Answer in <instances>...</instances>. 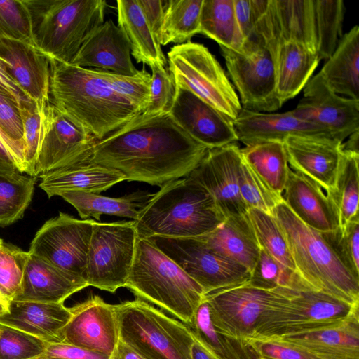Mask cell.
Segmentation results:
<instances>
[{
  "mask_svg": "<svg viewBox=\"0 0 359 359\" xmlns=\"http://www.w3.org/2000/svg\"><path fill=\"white\" fill-rule=\"evenodd\" d=\"M247 283L253 287L269 290L282 288L300 291L310 288L297 273L278 262L262 248Z\"/></svg>",
  "mask_w": 359,
  "mask_h": 359,
  "instance_id": "cell-43",
  "label": "cell"
},
{
  "mask_svg": "<svg viewBox=\"0 0 359 359\" xmlns=\"http://www.w3.org/2000/svg\"><path fill=\"white\" fill-rule=\"evenodd\" d=\"M130 54V45L127 37L109 19L90 32L71 65L134 76L138 70L132 62Z\"/></svg>",
  "mask_w": 359,
  "mask_h": 359,
  "instance_id": "cell-23",
  "label": "cell"
},
{
  "mask_svg": "<svg viewBox=\"0 0 359 359\" xmlns=\"http://www.w3.org/2000/svg\"><path fill=\"white\" fill-rule=\"evenodd\" d=\"M191 359H218L195 338L191 348Z\"/></svg>",
  "mask_w": 359,
  "mask_h": 359,
  "instance_id": "cell-60",
  "label": "cell"
},
{
  "mask_svg": "<svg viewBox=\"0 0 359 359\" xmlns=\"http://www.w3.org/2000/svg\"><path fill=\"white\" fill-rule=\"evenodd\" d=\"M288 289L264 290L247 282L205 294L212 322L220 332L247 342L255 336L262 313L292 295Z\"/></svg>",
  "mask_w": 359,
  "mask_h": 359,
  "instance_id": "cell-13",
  "label": "cell"
},
{
  "mask_svg": "<svg viewBox=\"0 0 359 359\" xmlns=\"http://www.w3.org/2000/svg\"><path fill=\"white\" fill-rule=\"evenodd\" d=\"M0 172H20L11 156L0 142Z\"/></svg>",
  "mask_w": 359,
  "mask_h": 359,
  "instance_id": "cell-59",
  "label": "cell"
},
{
  "mask_svg": "<svg viewBox=\"0 0 359 359\" xmlns=\"http://www.w3.org/2000/svg\"><path fill=\"white\" fill-rule=\"evenodd\" d=\"M109 359H144L128 344L120 339L116 344Z\"/></svg>",
  "mask_w": 359,
  "mask_h": 359,
  "instance_id": "cell-58",
  "label": "cell"
},
{
  "mask_svg": "<svg viewBox=\"0 0 359 359\" xmlns=\"http://www.w3.org/2000/svg\"><path fill=\"white\" fill-rule=\"evenodd\" d=\"M137 1L151 30L158 39L159 29L165 9L166 1L161 0Z\"/></svg>",
  "mask_w": 359,
  "mask_h": 359,
  "instance_id": "cell-56",
  "label": "cell"
},
{
  "mask_svg": "<svg viewBox=\"0 0 359 359\" xmlns=\"http://www.w3.org/2000/svg\"><path fill=\"white\" fill-rule=\"evenodd\" d=\"M220 50L242 109L269 113L282 107L276 92L273 55L261 40L245 43L241 53L224 47Z\"/></svg>",
  "mask_w": 359,
  "mask_h": 359,
  "instance_id": "cell-11",
  "label": "cell"
},
{
  "mask_svg": "<svg viewBox=\"0 0 359 359\" xmlns=\"http://www.w3.org/2000/svg\"><path fill=\"white\" fill-rule=\"evenodd\" d=\"M341 150L359 154V130L354 131L341 144Z\"/></svg>",
  "mask_w": 359,
  "mask_h": 359,
  "instance_id": "cell-61",
  "label": "cell"
},
{
  "mask_svg": "<svg viewBox=\"0 0 359 359\" xmlns=\"http://www.w3.org/2000/svg\"><path fill=\"white\" fill-rule=\"evenodd\" d=\"M208 151L169 113H141L97 140L92 161L121 172L126 181L162 187L188 176Z\"/></svg>",
  "mask_w": 359,
  "mask_h": 359,
  "instance_id": "cell-1",
  "label": "cell"
},
{
  "mask_svg": "<svg viewBox=\"0 0 359 359\" xmlns=\"http://www.w3.org/2000/svg\"><path fill=\"white\" fill-rule=\"evenodd\" d=\"M39 359H109V356L66 342H55L47 343Z\"/></svg>",
  "mask_w": 359,
  "mask_h": 359,
  "instance_id": "cell-54",
  "label": "cell"
},
{
  "mask_svg": "<svg viewBox=\"0 0 359 359\" xmlns=\"http://www.w3.org/2000/svg\"><path fill=\"white\" fill-rule=\"evenodd\" d=\"M137 236L134 222H96L82 278L88 286L111 293L126 286Z\"/></svg>",
  "mask_w": 359,
  "mask_h": 359,
  "instance_id": "cell-10",
  "label": "cell"
},
{
  "mask_svg": "<svg viewBox=\"0 0 359 359\" xmlns=\"http://www.w3.org/2000/svg\"><path fill=\"white\" fill-rule=\"evenodd\" d=\"M35 47L50 60L71 64L82 43L104 22V0H24Z\"/></svg>",
  "mask_w": 359,
  "mask_h": 359,
  "instance_id": "cell-6",
  "label": "cell"
},
{
  "mask_svg": "<svg viewBox=\"0 0 359 359\" xmlns=\"http://www.w3.org/2000/svg\"><path fill=\"white\" fill-rule=\"evenodd\" d=\"M0 38L34 46L30 15L24 0H0Z\"/></svg>",
  "mask_w": 359,
  "mask_h": 359,
  "instance_id": "cell-50",
  "label": "cell"
},
{
  "mask_svg": "<svg viewBox=\"0 0 359 359\" xmlns=\"http://www.w3.org/2000/svg\"><path fill=\"white\" fill-rule=\"evenodd\" d=\"M199 237L211 249L243 265L251 274L261 248L247 214L227 217L214 231Z\"/></svg>",
  "mask_w": 359,
  "mask_h": 359,
  "instance_id": "cell-30",
  "label": "cell"
},
{
  "mask_svg": "<svg viewBox=\"0 0 359 359\" xmlns=\"http://www.w3.org/2000/svg\"><path fill=\"white\" fill-rule=\"evenodd\" d=\"M95 222L60 212L36 232L28 252L82 278Z\"/></svg>",
  "mask_w": 359,
  "mask_h": 359,
  "instance_id": "cell-15",
  "label": "cell"
},
{
  "mask_svg": "<svg viewBox=\"0 0 359 359\" xmlns=\"http://www.w3.org/2000/svg\"><path fill=\"white\" fill-rule=\"evenodd\" d=\"M0 60L29 100L44 111L50 102V59L32 44L0 38Z\"/></svg>",
  "mask_w": 359,
  "mask_h": 359,
  "instance_id": "cell-21",
  "label": "cell"
},
{
  "mask_svg": "<svg viewBox=\"0 0 359 359\" xmlns=\"http://www.w3.org/2000/svg\"><path fill=\"white\" fill-rule=\"evenodd\" d=\"M254 32L273 55L285 41L302 44L316 52L313 0H252Z\"/></svg>",
  "mask_w": 359,
  "mask_h": 359,
  "instance_id": "cell-14",
  "label": "cell"
},
{
  "mask_svg": "<svg viewBox=\"0 0 359 359\" xmlns=\"http://www.w3.org/2000/svg\"><path fill=\"white\" fill-rule=\"evenodd\" d=\"M278 339L304 348L320 359H359V313L339 324Z\"/></svg>",
  "mask_w": 359,
  "mask_h": 359,
  "instance_id": "cell-28",
  "label": "cell"
},
{
  "mask_svg": "<svg viewBox=\"0 0 359 359\" xmlns=\"http://www.w3.org/2000/svg\"><path fill=\"white\" fill-rule=\"evenodd\" d=\"M29 257L13 245L0 244V296L8 303L20 292Z\"/></svg>",
  "mask_w": 359,
  "mask_h": 359,
  "instance_id": "cell-45",
  "label": "cell"
},
{
  "mask_svg": "<svg viewBox=\"0 0 359 359\" xmlns=\"http://www.w3.org/2000/svg\"><path fill=\"white\" fill-rule=\"evenodd\" d=\"M125 180L121 172L97 164L91 158L49 172L41 177L39 187L50 198L68 191L100 194Z\"/></svg>",
  "mask_w": 359,
  "mask_h": 359,
  "instance_id": "cell-29",
  "label": "cell"
},
{
  "mask_svg": "<svg viewBox=\"0 0 359 359\" xmlns=\"http://www.w3.org/2000/svg\"><path fill=\"white\" fill-rule=\"evenodd\" d=\"M203 0L166 1L159 29L161 46L170 43H184L201 31V15Z\"/></svg>",
  "mask_w": 359,
  "mask_h": 359,
  "instance_id": "cell-38",
  "label": "cell"
},
{
  "mask_svg": "<svg viewBox=\"0 0 359 359\" xmlns=\"http://www.w3.org/2000/svg\"><path fill=\"white\" fill-rule=\"evenodd\" d=\"M36 177L22 172H0V226L21 219L34 191Z\"/></svg>",
  "mask_w": 359,
  "mask_h": 359,
  "instance_id": "cell-40",
  "label": "cell"
},
{
  "mask_svg": "<svg viewBox=\"0 0 359 359\" xmlns=\"http://www.w3.org/2000/svg\"><path fill=\"white\" fill-rule=\"evenodd\" d=\"M0 130L8 144V152L18 170L25 173V140L21 106L0 88Z\"/></svg>",
  "mask_w": 359,
  "mask_h": 359,
  "instance_id": "cell-44",
  "label": "cell"
},
{
  "mask_svg": "<svg viewBox=\"0 0 359 359\" xmlns=\"http://www.w3.org/2000/svg\"><path fill=\"white\" fill-rule=\"evenodd\" d=\"M153 194L138 190L121 197L113 198L81 191H68L59 196L76 208L83 219L90 217L100 221L102 215L126 217L135 221Z\"/></svg>",
  "mask_w": 359,
  "mask_h": 359,
  "instance_id": "cell-34",
  "label": "cell"
},
{
  "mask_svg": "<svg viewBox=\"0 0 359 359\" xmlns=\"http://www.w3.org/2000/svg\"><path fill=\"white\" fill-rule=\"evenodd\" d=\"M25 140V173L34 177L40 148L44 111L35 103L21 107Z\"/></svg>",
  "mask_w": 359,
  "mask_h": 359,
  "instance_id": "cell-51",
  "label": "cell"
},
{
  "mask_svg": "<svg viewBox=\"0 0 359 359\" xmlns=\"http://www.w3.org/2000/svg\"><path fill=\"white\" fill-rule=\"evenodd\" d=\"M72 316L63 304L12 300L0 315V324L23 331L48 343L62 342V332Z\"/></svg>",
  "mask_w": 359,
  "mask_h": 359,
  "instance_id": "cell-26",
  "label": "cell"
},
{
  "mask_svg": "<svg viewBox=\"0 0 359 359\" xmlns=\"http://www.w3.org/2000/svg\"><path fill=\"white\" fill-rule=\"evenodd\" d=\"M242 156L275 194L284 191L290 168L283 142H261L241 149Z\"/></svg>",
  "mask_w": 359,
  "mask_h": 359,
  "instance_id": "cell-36",
  "label": "cell"
},
{
  "mask_svg": "<svg viewBox=\"0 0 359 359\" xmlns=\"http://www.w3.org/2000/svg\"><path fill=\"white\" fill-rule=\"evenodd\" d=\"M236 21L246 42L257 40L254 32V11L252 0H233Z\"/></svg>",
  "mask_w": 359,
  "mask_h": 359,
  "instance_id": "cell-55",
  "label": "cell"
},
{
  "mask_svg": "<svg viewBox=\"0 0 359 359\" xmlns=\"http://www.w3.org/2000/svg\"><path fill=\"white\" fill-rule=\"evenodd\" d=\"M175 85L186 88L234 121L242 109L236 90L219 62L204 45L191 41L168 53Z\"/></svg>",
  "mask_w": 359,
  "mask_h": 359,
  "instance_id": "cell-9",
  "label": "cell"
},
{
  "mask_svg": "<svg viewBox=\"0 0 359 359\" xmlns=\"http://www.w3.org/2000/svg\"><path fill=\"white\" fill-rule=\"evenodd\" d=\"M118 27L127 37L131 54L137 63L151 67L166 64L161 46L151 30L137 0L116 1Z\"/></svg>",
  "mask_w": 359,
  "mask_h": 359,
  "instance_id": "cell-33",
  "label": "cell"
},
{
  "mask_svg": "<svg viewBox=\"0 0 359 359\" xmlns=\"http://www.w3.org/2000/svg\"><path fill=\"white\" fill-rule=\"evenodd\" d=\"M335 93L359 100V27L341 38L335 50L318 72Z\"/></svg>",
  "mask_w": 359,
  "mask_h": 359,
  "instance_id": "cell-32",
  "label": "cell"
},
{
  "mask_svg": "<svg viewBox=\"0 0 359 359\" xmlns=\"http://www.w3.org/2000/svg\"><path fill=\"white\" fill-rule=\"evenodd\" d=\"M273 58L277 95L283 104L304 89L320 60L316 52L292 41L279 43Z\"/></svg>",
  "mask_w": 359,
  "mask_h": 359,
  "instance_id": "cell-31",
  "label": "cell"
},
{
  "mask_svg": "<svg viewBox=\"0 0 359 359\" xmlns=\"http://www.w3.org/2000/svg\"><path fill=\"white\" fill-rule=\"evenodd\" d=\"M320 233L344 266L359 280V220Z\"/></svg>",
  "mask_w": 359,
  "mask_h": 359,
  "instance_id": "cell-48",
  "label": "cell"
},
{
  "mask_svg": "<svg viewBox=\"0 0 359 359\" xmlns=\"http://www.w3.org/2000/svg\"><path fill=\"white\" fill-rule=\"evenodd\" d=\"M316 34V53L320 60H327L342 37L345 13L341 0H313Z\"/></svg>",
  "mask_w": 359,
  "mask_h": 359,
  "instance_id": "cell-41",
  "label": "cell"
},
{
  "mask_svg": "<svg viewBox=\"0 0 359 359\" xmlns=\"http://www.w3.org/2000/svg\"><path fill=\"white\" fill-rule=\"evenodd\" d=\"M97 140L74 123L50 102L44 110L41 141L34 177L92 158Z\"/></svg>",
  "mask_w": 359,
  "mask_h": 359,
  "instance_id": "cell-16",
  "label": "cell"
},
{
  "mask_svg": "<svg viewBox=\"0 0 359 359\" xmlns=\"http://www.w3.org/2000/svg\"><path fill=\"white\" fill-rule=\"evenodd\" d=\"M149 239L203 289L205 294L246 283L250 272L211 249L200 237Z\"/></svg>",
  "mask_w": 359,
  "mask_h": 359,
  "instance_id": "cell-12",
  "label": "cell"
},
{
  "mask_svg": "<svg viewBox=\"0 0 359 359\" xmlns=\"http://www.w3.org/2000/svg\"><path fill=\"white\" fill-rule=\"evenodd\" d=\"M247 342L258 359H320L304 348L278 338H253Z\"/></svg>",
  "mask_w": 359,
  "mask_h": 359,
  "instance_id": "cell-53",
  "label": "cell"
},
{
  "mask_svg": "<svg viewBox=\"0 0 359 359\" xmlns=\"http://www.w3.org/2000/svg\"><path fill=\"white\" fill-rule=\"evenodd\" d=\"M86 287L82 278L29 254L20 292L13 300L63 304L72 294Z\"/></svg>",
  "mask_w": 359,
  "mask_h": 359,
  "instance_id": "cell-27",
  "label": "cell"
},
{
  "mask_svg": "<svg viewBox=\"0 0 359 359\" xmlns=\"http://www.w3.org/2000/svg\"><path fill=\"white\" fill-rule=\"evenodd\" d=\"M50 102L97 140L142 111L93 69L50 60Z\"/></svg>",
  "mask_w": 359,
  "mask_h": 359,
  "instance_id": "cell-2",
  "label": "cell"
},
{
  "mask_svg": "<svg viewBox=\"0 0 359 359\" xmlns=\"http://www.w3.org/2000/svg\"><path fill=\"white\" fill-rule=\"evenodd\" d=\"M187 326L194 337L218 359H258L248 342L229 336L215 327L205 297Z\"/></svg>",
  "mask_w": 359,
  "mask_h": 359,
  "instance_id": "cell-35",
  "label": "cell"
},
{
  "mask_svg": "<svg viewBox=\"0 0 359 359\" xmlns=\"http://www.w3.org/2000/svg\"><path fill=\"white\" fill-rule=\"evenodd\" d=\"M93 69L113 90L130 100L142 113L148 107L151 98V79L145 68L138 70L134 76Z\"/></svg>",
  "mask_w": 359,
  "mask_h": 359,
  "instance_id": "cell-46",
  "label": "cell"
},
{
  "mask_svg": "<svg viewBox=\"0 0 359 359\" xmlns=\"http://www.w3.org/2000/svg\"><path fill=\"white\" fill-rule=\"evenodd\" d=\"M282 196L292 212L311 229L325 233L339 227L334 202L318 183L305 175L290 168Z\"/></svg>",
  "mask_w": 359,
  "mask_h": 359,
  "instance_id": "cell-24",
  "label": "cell"
},
{
  "mask_svg": "<svg viewBox=\"0 0 359 359\" xmlns=\"http://www.w3.org/2000/svg\"><path fill=\"white\" fill-rule=\"evenodd\" d=\"M151 69V98L146 110L142 112L149 115L169 113L175 92V85L164 66L156 63Z\"/></svg>",
  "mask_w": 359,
  "mask_h": 359,
  "instance_id": "cell-52",
  "label": "cell"
},
{
  "mask_svg": "<svg viewBox=\"0 0 359 359\" xmlns=\"http://www.w3.org/2000/svg\"><path fill=\"white\" fill-rule=\"evenodd\" d=\"M125 287L187 325L205 296L201 287L149 238H137Z\"/></svg>",
  "mask_w": 359,
  "mask_h": 359,
  "instance_id": "cell-5",
  "label": "cell"
},
{
  "mask_svg": "<svg viewBox=\"0 0 359 359\" xmlns=\"http://www.w3.org/2000/svg\"><path fill=\"white\" fill-rule=\"evenodd\" d=\"M0 88L11 95L21 106H29L34 102L29 100L23 90L9 75L0 60Z\"/></svg>",
  "mask_w": 359,
  "mask_h": 359,
  "instance_id": "cell-57",
  "label": "cell"
},
{
  "mask_svg": "<svg viewBox=\"0 0 359 359\" xmlns=\"http://www.w3.org/2000/svg\"><path fill=\"white\" fill-rule=\"evenodd\" d=\"M359 154L342 151L334 189L327 194L337 210L339 227L359 220Z\"/></svg>",
  "mask_w": 359,
  "mask_h": 359,
  "instance_id": "cell-39",
  "label": "cell"
},
{
  "mask_svg": "<svg viewBox=\"0 0 359 359\" xmlns=\"http://www.w3.org/2000/svg\"><path fill=\"white\" fill-rule=\"evenodd\" d=\"M119 339L144 359H191L189 327L140 299L115 304Z\"/></svg>",
  "mask_w": 359,
  "mask_h": 359,
  "instance_id": "cell-7",
  "label": "cell"
},
{
  "mask_svg": "<svg viewBox=\"0 0 359 359\" xmlns=\"http://www.w3.org/2000/svg\"><path fill=\"white\" fill-rule=\"evenodd\" d=\"M47 343L23 331L0 324V359H39Z\"/></svg>",
  "mask_w": 359,
  "mask_h": 359,
  "instance_id": "cell-49",
  "label": "cell"
},
{
  "mask_svg": "<svg viewBox=\"0 0 359 359\" xmlns=\"http://www.w3.org/2000/svg\"><path fill=\"white\" fill-rule=\"evenodd\" d=\"M200 34L216 41L219 47L241 53L244 40L236 21L233 0H203Z\"/></svg>",
  "mask_w": 359,
  "mask_h": 359,
  "instance_id": "cell-37",
  "label": "cell"
},
{
  "mask_svg": "<svg viewBox=\"0 0 359 359\" xmlns=\"http://www.w3.org/2000/svg\"><path fill=\"white\" fill-rule=\"evenodd\" d=\"M3 242V241L0 238V244ZM8 302H6L4 299H3L0 296V315L8 311Z\"/></svg>",
  "mask_w": 359,
  "mask_h": 359,
  "instance_id": "cell-62",
  "label": "cell"
},
{
  "mask_svg": "<svg viewBox=\"0 0 359 359\" xmlns=\"http://www.w3.org/2000/svg\"><path fill=\"white\" fill-rule=\"evenodd\" d=\"M357 313L359 304H350L323 292L305 289L267 309L258 321L254 338H280L313 330L339 324Z\"/></svg>",
  "mask_w": 359,
  "mask_h": 359,
  "instance_id": "cell-8",
  "label": "cell"
},
{
  "mask_svg": "<svg viewBox=\"0 0 359 359\" xmlns=\"http://www.w3.org/2000/svg\"><path fill=\"white\" fill-rule=\"evenodd\" d=\"M242 158L236 143L208 149L189 174L210 193L225 218L245 215L248 210L239 191Z\"/></svg>",
  "mask_w": 359,
  "mask_h": 359,
  "instance_id": "cell-18",
  "label": "cell"
},
{
  "mask_svg": "<svg viewBox=\"0 0 359 359\" xmlns=\"http://www.w3.org/2000/svg\"><path fill=\"white\" fill-rule=\"evenodd\" d=\"M233 125L238 141L245 146L261 142H283L290 135L320 136L334 139L327 131L297 117L292 111L264 113L242 109L233 121Z\"/></svg>",
  "mask_w": 359,
  "mask_h": 359,
  "instance_id": "cell-25",
  "label": "cell"
},
{
  "mask_svg": "<svg viewBox=\"0 0 359 359\" xmlns=\"http://www.w3.org/2000/svg\"><path fill=\"white\" fill-rule=\"evenodd\" d=\"M291 111L297 117L325 130L341 142L359 130V100L333 92L318 73L308 81L302 98Z\"/></svg>",
  "mask_w": 359,
  "mask_h": 359,
  "instance_id": "cell-17",
  "label": "cell"
},
{
  "mask_svg": "<svg viewBox=\"0 0 359 359\" xmlns=\"http://www.w3.org/2000/svg\"><path fill=\"white\" fill-rule=\"evenodd\" d=\"M287 241L297 273L311 289L359 304V280L344 266L321 233L280 202L272 212Z\"/></svg>",
  "mask_w": 359,
  "mask_h": 359,
  "instance_id": "cell-4",
  "label": "cell"
},
{
  "mask_svg": "<svg viewBox=\"0 0 359 359\" xmlns=\"http://www.w3.org/2000/svg\"><path fill=\"white\" fill-rule=\"evenodd\" d=\"M288 164L318 183L329 194L334 189L341 155L342 142L332 138L290 135L284 141Z\"/></svg>",
  "mask_w": 359,
  "mask_h": 359,
  "instance_id": "cell-22",
  "label": "cell"
},
{
  "mask_svg": "<svg viewBox=\"0 0 359 359\" xmlns=\"http://www.w3.org/2000/svg\"><path fill=\"white\" fill-rule=\"evenodd\" d=\"M210 193L189 175L153 194L133 221L137 238L199 237L225 220Z\"/></svg>",
  "mask_w": 359,
  "mask_h": 359,
  "instance_id": "cell-3",
  "label": "cell"
},
{
  "mask_svg": "<svg viewBox=\"0 0 359 359\" xmlns=\"http://www.w3.org/2000/svg\"><path fill=\"white\" fill-rule=\"evenodd\" d=\"M238 184L241 196L248 209L256 208L272 215L276 206L283 201V196L273 193L243 158L240 168Z\"/></svg>",
  "mask_w": 359,
  "mask_h": 359,
  "instance_id": "cell-47",
  "label": "cell"
},
{
  "mask_svg": "<svg viewBox=\"0 0 359 359\" xmlns=\"http://www.w3.org/2000/svg\"><path fill=\"white\" fill-rule=\"evenodd\" d=\"M69 309L62 342L110 356L119 339L115 304L93 295Z\"/></svg>",
  "mask_w": 359,
  "mask_h": 359,
  "instance_id": "cell-20",
  "label": "cell"
},
{
  "mask_svg": "<svg viewBox=\"0 0 359 359\" xmlns=\"http://www.w3.org/2000/svg\"><path fill=\"white\" fill-rule=\"evenodd\" d=\"M247 215L260 248L297 273L287 241L273 215L256 208H249Z\"/></svg>",
  "mask_w": 359,
  "mask_h": 359,
  "instance_id": "cell-42",
  "label": "cell"
},
{
  "mask_svg": "<svg viewBox=\"0 0 359 359\" xmlns=\"http://www.w3.org/2000/svg\"><path fill=\"white\" fill-rule=\"evenodd\" d=\"M169 114L190 137L208 149L238 141L233 121L186 88L175 86Z\"/></svg>",
  "mask_w": 359,
  "mask_h": 359,
  "instance_id": "cell-19",
  "label": "cell"
}]
</instances>
